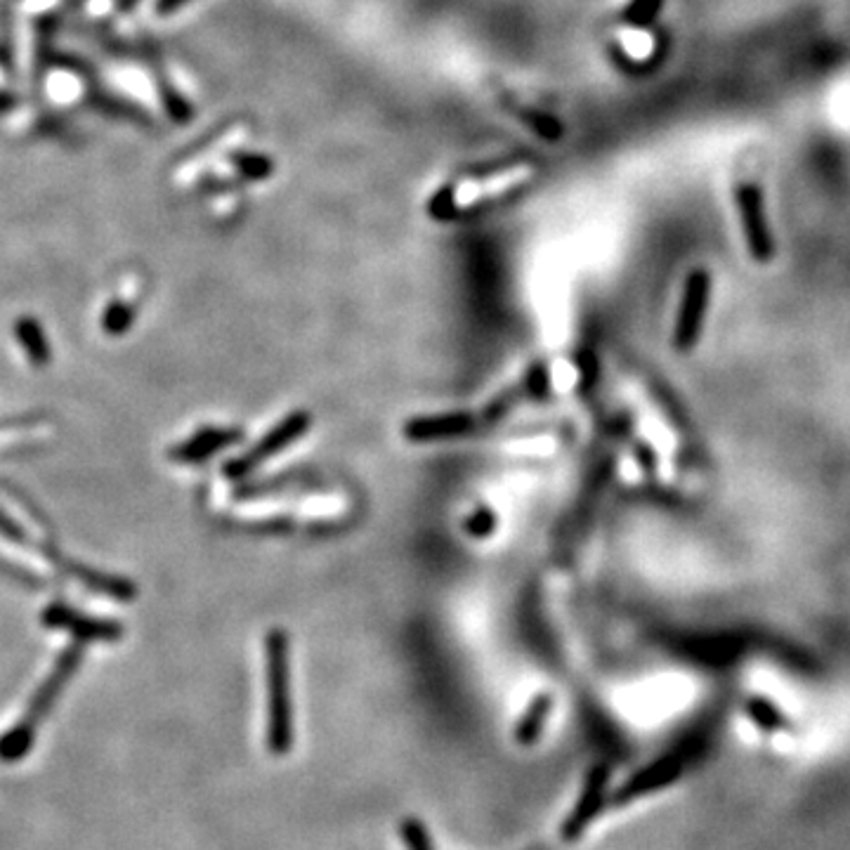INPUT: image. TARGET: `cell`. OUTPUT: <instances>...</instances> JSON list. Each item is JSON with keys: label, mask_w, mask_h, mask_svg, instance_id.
<instances>
[{"label": "cell", "mask_w": 850, "mask_h": 850, "mask_svg": "<svg viewBox=\"0 0 850 850\" xmlns=\"http://www.w3.org/2000/svg\"><path fill=\"white\" fill-rule=\"evenodd\" d=\"M680 773H683V758L680 756L659 758V761L650 763L647 768L638 770V773L612 796V803L614 806H621V803H631L633 799H640V796H647L652 794V791L669 787V784L678 780Z\"/></svg>", "instance_id": "9c48e42d"}, {"label": "cell", "mask_w": 850, "mask_h": 850, "mask_svg": "<svg viewBox=\"0 0 850 850\" xmlns=\"http://www.w3.org/2000/svg\"><path fill=\"white\" fill-rule=\"evenodd\" d=\"M310 428H312L310 411H303V409L291 411L289 416L281 418V421L274 425L263 440L255 442L246 454L227 461L225 466H222V475H225L227 480H241V477L251 475L255 468H260L265 461H270L272 456H277L281 449L291 447L293 442H298L300 437H305Z\"/></svg>", "instance_id": "7a4b0ae2"}, {"label": "cell", "mask_w": 850, "mask_h": 850, "mask_svg": "<svg viewBox=\"0 0 850 850\" xmlns=\"http://www.w3.org/2000/svg\"><path fill=\"white\" fill-rule=\"evenodd\" d=\"M513 111H515V116H518V119L525 123V126L532 128L539 137H544V140H551V142L560 140L562 126H560V121L555 119V116L546 114V111L534 109V107H518V104H513Z\"/></svg>", "instance_id": "5bb4252c"}, {"label": "cell", "mask_w": 850, "mask_h": 850, "mask_svg": "<svg viewBox=\"0 0 850 850\" xmlns=\"http://www.w3.org/2000/svg\"><path fill=\"white\" fill-rule=\"evenodd\" d=\"M551 711H553V695H548V692L536 695L534 702L529 704L525 714H522L518 728H515V740H518V744H522V747H532V744L539 742L541 730H544Z\"/></svg>", "instance_id": "8fae6325"}, {"label": "cell", "mask_w": 850, "mask_h": 850, "mask_svg": "<svg viewBox=\"0 0 850 850\" xmlns=\"http://www.w3.org/2000/svg\"><path fill=\"white\" fill-rule=\"evenodd\" d=\"M135 312H137L135 300H121V298L111 300L102 315V331L114 338L123 336V333L130 331V326L135 324Z\"/></svg>", "instance_id": "4fadbf2b"}, {"label": "cell", "mask_w": 850, "mask_h": 850, "mask_svg": "<svg viewBox=\"0 0 850 850\" xmlns=\"http://www.w3.org/2000/svg\"><path fill=\"white\" fill-rule=\"evenodd\" d=\"M241 440H244V433L239 428H201L199 433L168 449V459L182 466H194V463L213 459L218 451L230 449Z\"/></svg>", "instance_id": "ba28073f"}, {"label": "cell", "mask_w": 850, "mask_h": 850, "mask_svg": "<svg viewBox=\"0 0 850 850\" xmlns=\"http://www.w3.org/2000/svg\"><path fill=\"white\" fill-rule=\"evenodd\" d=\"M230 163L237 168L241 178L246 180H267L274 173V161L265 154L237 152L230 156Z\"/></svg>", "instance_id": "9a60e30c"}, {"label": "cell", "mask_w": 850, "mask_h": 850, "mask_svg": "<svg viewBox=\"0 0 850 850\" xmlns=\"http://www.w3.org/2000/svg\"><path fill=\"white\" fill-rule=\"evenodd\" d=\"M607 784H610V768H607V765H595V768H591V773H588L584 780V789H581L579 799L574 803L572 815L562 822V841L572 843L584 836L588 825H591L605 806Z\"/></svg>", "instance_id": "5b68a950"}, {"label": "cell", "mask_w": 850, "mask_h": 850, "mask_svg": "<svg viewBox=\"0 0 850 850\" xmlns=\"http://www.w3.org/2000/svg\"><path fill=\"white\" fill-rule=\"evenodd\" d=\"M83 659V645H71L67 650L62 652L60 659H57L55 669L50 671V676L43 680L41 688L36 690V695L31 697L29 706H26V714H24V723L36 725L43 721L45 716L50 714L52 704L57 702V697H60V692L64 690V685H67V680L74 676L78 671V666H81Z\"/></svg>", "instance_id": "52a82bcc"}, {"label": "cell", "mask_w": 850, "mask_h": 850, "mask_svg": "<svg viewBox=\"0 0 850 850\" xmlns=\"http://www.w3.org/2000/svg\"><path fill=\"white\" fill-rule=\"evenodd\" d=\"M711 296V277L706 272L690 274L688 284H685L683 300H680V310L676 319V331H673V345L678 350L695 348L702 333L706 310H709Z\"/></svg>", "instance_id": "277c9868"}, {"label": "cell", "mask_w": 850, "mask_h": 850, "mask_svg": "<svg viewBox=\"0 0 850 850\" xmlns=\"http://www.w3.org/2000/svg\"><path fill=\"white\" fill-rule=\"evenodd\" d=\"M34 744V725L17 723L0 737V763H17L29 754Z\"/></svg>", "instance_id": "7c38bea8"}, {"label": "cell", "mask_w": 850, "mask_h": 850, "mask_svg": "<svg viewBox=\"0 0 850 850\" xmlns=\"http://www.w3.org/2000/svg\"><path fill=\"white\" fill-rule=\"evenodd\" d=\"M267 659V749L274 756L289 754L293 747L291 702V645L289 633L272 629L265 638Z\"/></svg>", "instance_id": "6da1fadb"}, {"label": "cell", "mask_w": 850, "mask_h": 850, "mask_svg": "<svg viewBox=\"0 0 850 850\" xmlns=\"http://www.w3.org/2000/svg\"><path fill=\"white\" fill-rule=\"evenodd\" d=\"M747 711H749V716L754 718V723L758 725V728H763V730H768V732L782 730L784 725H787V718L782 716V711L777 709L775 704H770L768 699H763V697L749 699Z\"/></svg>", "instance_id": "2e32d148"}, {"label": "cell", "mask_w": 850, "mask_h": 850, "mask_svg": "<svg viewBox=\"0 0 850 850\" xmlns=\"http://www.w3.org/2000/svg\"><path fill=\"white\" fill-rule=\"evenodd\" d=\"M402 839L407 850H435L433 841H430L428 827H425L418 817H407V820L402 822Z\"/></svg>", "instance_id": "ac0fdd59"}, {"label": "cell", "mask_w": 850, "mask_h": 850, "mask_svg": "<svg viewBox=\"0 0 850 850\" xmlns=\"http://www.w3.org/2000/svg\"><path fill=\"white\" fill-rule=\"evenodd\" d=\"M48 629L67 631L76 638V643H114L123 636L121 621L97 619L90 614L78 612L64 603H52L41 614Z\"/></svg>", "instance_id": "3957f363"}, {"label": "cell", "mask_w": 850, "mask_h": 850, "mask_svg": "<svg viewBox=\"0 0 850 850\" xmlns=\"http://www.w3.org/2000/svg\"><path fill=\"white\" fill-rule=\"evenodd\" d=\"M522 392H525V397H534V400H541V397L548 395V369L544 364H534L527 371Z\"/></svg>", "instance_id": "ffe728a7"}, {"label": "cell", "mask_w": 850, "mask_h": 850, "mask_svg": "<svg viewBox=\"0 0 850 850\" xmlns=\"http://www.w3.org/2000/svg\"><path fill=\"white\" fill-rule=\"evenodd\" d=\"M480 421L482 416L473 414V411H449V414H437V416H416L404 423L402 433L409 442H416V444L444 442V440H456V437H466L468 433H473Z\"/></svg>", "instance_id": "8992f818"}, {"label": "cell", "mask_w": 850, "mask_h": 850, "mask_svg": "<svg viewBox=\"0 0 850 850\" xmlns=\"http://www.w3.org/2000/svg\"><path fill=\"white\" fill-rule=\"evenodd\" d=\"M187 3H192V0H156V12L159 15H173V12L185 8Z\"/></svg>", "instance_id": "44dd1931"}, {"label": "cell", "mask_w": 850, "mask_h": 850, "mask_svg": "<svg viewBox=\"0 0 850 850\" xmlns=\"http://www.w3.org/2000/svg\"><path fill=\"white\" fill-rule=\"evenodd\" d=\"M496 527V513L489 506H480L473 515L466 520V532L475 539H485L494 532Z\"/></svg>", "instance_id": "d6986e66"}, {"label": "cell", "mask_w": 850, "mask_h": 850, "mask_svg": "<svg viewBox=\"0 0 850 850\" xmlns=\"http://www.w3.org/2000/svg\"><path fill=\"white\" fill-rule=\"evenodd\" d=\"M15 338H17V343L22 345L24 355L31 362V366H36V369H43V366L50 364L52 350H50L48 336H45L43 326H41V322H38V319L19 317L15 322Z\"/></svg>", "instance_id": "30bf717a"}, {"label": "cell", "mask_w": 850, "mask_h": 850, "mask_svg": "<svg viewBox=\"0 0 850 850\" xmlns=\"http://www.w3.org/2000/svg\"><path fill=\"white\" fill-rule=\"evenodd\" d=\"M428 213L430 218L447 222L456 218V189L451 185H444L440 192L433 194V199H430L428 204Z\"/></svg>", "instance_id": "e0dca14e"}]
</instances>
